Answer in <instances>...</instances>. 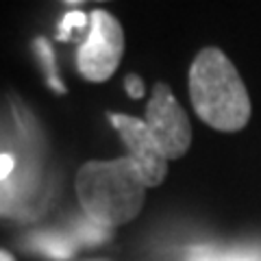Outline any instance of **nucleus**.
I'll use <instances>...</instances> for the list:
<instances>
[{"label": "nucleus", "instance_id": "nucleus-3", "mask_svg": "<svg viewBox=\"0 0 261 261\" xmlns=\"http://www.w3.org/2000/svg\"><path fill=\"white\" fill-rule=\"evenodd\" d=\"M124 53V33L111 13L96 9L89 13V31L76 55L79 72L92 83H105L118 70Z\"/></svg>", "mask_w": 261, "mask_h": 261}, {"label": "nucleus", "instance_id": "nucleus-4", "mask_svg": "<svg viewBox=\"0 0 261 261\" xmlns=\"http://www.w3.org/2000/svg\"><path fill=\"white\" fill-rule=\"evenodd\" d=\"M146 126H148L152 140L157 142L163 157L178 159L190 148L192 126L190 118L185 116L183 107L174 98L172 89L166 83H157L152 89L150 102L146 107Z\"/></svg>", "mask_w": 261, "mask_h": 261}, {"label": "nucleus", "instance_id": "nucleus-12", "mask_svg": "<svg viewBox=\"0 0 261 261\" xmlns=\"http://www.w3.org/2000/svg\"><path fill=\"white\" fill-rule=\"evenodd\" d=\"M13 166H15L13 154H7V152L0 154V183H3L5 178L13 172Z\"/></svg>", "mask_w": 261, "mask_h": 261}, {"label": "nucleus", "instance_id": "nucleus-8", "mask_svg": "<svg viewBox=\"0 0 261 261\" xmlns=\"http://www.w3.org/2000/svg\"><path fill=\"white\" fill-rule=\"evenodd\" d=\"M83 31H89V18L83 11H70L59 24V39H74Z\"/></svg>", "mask_w": 261, "mask_h": 261}, {"label": "nucleus", "instance_id": "nucleus-11", "mask_svg": "<svg viewBox=\"0 0 261 261\" xmlns=\"http://www.w3.org/2000/svg\"><path fill=\"white\" fill-rule=\"evenodd\" d=\"M124 87H126L128 96H130V98H135V100L144 96V81L137 76V74H128V76L124 79Z\"/></svg>", "mask_w": 261, "mask_h": 261}, {"label": "nucleus", "instance_id": "nucleus-14", "mask_svg": "<svg viewBox=\"0 0 261 261\" xmlns=\"http://www.w3.org/2000/svg\"><path fill=\"white\" fill-rule=\"evenodd\" d=\"M0 261H15L11 252H7V250H0Z\"/></svg>", "mask_w": 261, "mask_h": 261}, {"label": "nucleus", "instance_id": "nucleus-6", "mask_svg": "<svg viewBox=\"0 0 261 261\" xmlns=\"http://www.w3.org/2000/svg\"><path fill=\"white\" fill-rule=\"evenodd\" d=\"M31 246L50 259H70L76 250V240L61 233H37L31 240Z\"/></svg>", "mask_w": 261, "mask_h": 261}, {"label": "nucleus", "instance_id": "nucleus-1", "mask_svg": "<svg viewBox=\"0 0 261 261\" xmlns=\"http://www.w3.org/2000/svg\"><path fill=\"white\" fill-rule=\"evenodd\" d=\"M194 111L216 130H240L250 118V98L235 65L218 48H205L190 68Z\"/></svg>", "mask_w": 261, "mask_h": 261}, {"label": "nucleus", "instance_id": "nucleus-10", "mask_svg": "<svg viewBox=\"0 0 261 261\" xmlns=\"http://www.w3.org/2000/svg\"><path fill=\"white\" fill-rule=\"evenodd\" d=\"M187 261H226V255H220L216 248L198 246V248H192L190 250Z\"/></svg>", "mask_w": 261, "mask_h": 261}, {"label": "nucleus", "instance_id": "nucleus-7", "mask_svg": "<svg viewBox=\"0 0 261 261\" xmlns=\"http://www.w3.org/2000/svg\"><path fill=\"white\" fill-rule=\"evenodd\" d=\"M74 235H76V242H83V244H100L105 240H109L111 235V228L105 226L96 220H89L87 216L81 218L79 222L74 224Z\"/></svg>", "mask_w": 261, "mask_h": 261}, {"label": "nucleus", "instance_id": "nucleus-5", "mask_svg": "<svg viewBox=\"0 0 261 261\" xmlns=\"http://www.w3.org/2000/svg\"><path fill=\"white\" fill-rule=\"evenodd\" d=\"M111 124L128 148V159L137 168L146 187H157L168 174V159L163 157L157 142L152 140L146 122L124 113H109Z\"/></svg>", "mask_w": 261, "mask_h": 261}, {"label": "nucleus", "instance_id": "nucleus-13", "mask_svg": "<svg viewBox=\"0 0 261 261\" xmlns=\"http://www.w3.org/2000/svg\"><path fill=\"white\" fill-rule=\"evenodd\" d=\"M226 261H259V257L250 252H235V255H226Z\"/></svg>", "mask_w": 261, "mask_h": 261}, {"label": "nucleus", "instance_id": "nucleus-2", "mask_svg": "<svg viewBox=\"0 0 261 261\" xmlns=\"http://www.w3.org/2000/svg\"><path fill=\"white\" fill-rule=\"evenodd\" d=\"M146 185L128 157L87 161L76 174V196L89 220L105 226L130 222L144 205Z\"/></svg>", "mask_w": 261, "mask_h": 261}, {"label": "nucleus", "instance_id": "nucleus-9", "mask_svg": "<svg viewBox=\"0 0 261 261\" xmlns=\"http://www.w3.org/2000/svg\"><path fill=\"white\" fill-rule=\"evenodd\" d=\"M35 48L39 50V55H42V59H44V65L48 68V83H50L57 89V92H65L63 83H59V79H57V74H55V55H53V48L48 46L44 39H37Z\"/></svg>", "mask_w": 261, "mask_h": 261}]
</instances>
